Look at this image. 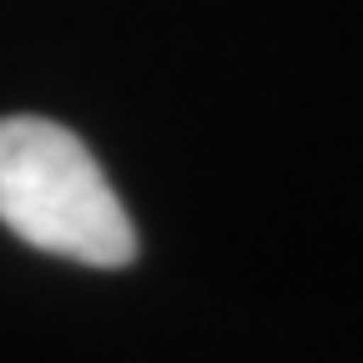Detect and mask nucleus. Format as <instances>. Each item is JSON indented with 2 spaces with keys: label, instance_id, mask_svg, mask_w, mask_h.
<instances>
[{
  "label": "nucleus",
  "instance_id": "obj_1",
  "mask_svg": "<svg viewBox=\"0 0 363 363\" xmlns=\"http://www.w3.org/2000/svg\"><path fill=\"white\" fill-rule=\"evenodd\" d=\"M0 222L40 252L86 267H126L136 233L81 136L45 116L0 121Z\"/></svg>",
  "mask_w": 363,
  "mask_h": 363
}]
</instances>
